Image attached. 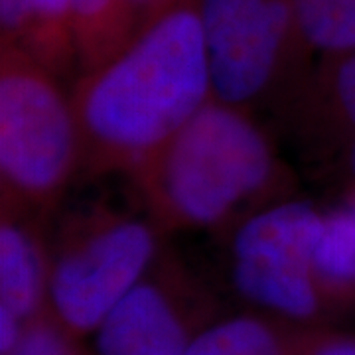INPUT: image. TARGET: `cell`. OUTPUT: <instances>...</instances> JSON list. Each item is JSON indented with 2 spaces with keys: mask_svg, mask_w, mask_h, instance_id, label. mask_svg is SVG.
<instances>
[{
  "mask_svg": "<svg viewBox=\"0 0 355 355\" xmlns=\"http://www.w3.org/2000/svg\"><path fill=\"white\" fill-rule=\"evenodd\" d=\"M69 95L77 180L128 176L214 97L198 0H178Z\"/></svg>",
  "mask_w": 355,
  "mask_h": 355,
  "instance_id": "obj_1",
  "label": "cell"
},
{
  "mask_svg": "<svg viewBox=\"0 0 355 355\" xmlns=\"http://www.w3.org/2000/svg\"><path fill=\"white\" fill-rule=\"evenodd\" d=\"M142 214L162 233L227 223L277 196L286 170L249 109L211 97L130 174Z\"/></svg>",
  "mask_w": 355,
  "mask_h": 355,
  "instance_id": "obj_2",
  "label": "cell"
},
{
  "mask_svg": "<svg viewBox=\"0 0 355 355\" xmlns=\"http://www.w3.org/2000/svg\"><path fill=\"white\" fill-rule=\"evenodd\" d=\"M79 178V130L62 79L0 48V203L50 221Z\"/></svg>",
  "mask_w": 355,
  "mask_h": 355,
  "instance_id": "obj_3",
  "label": "cell"
},
{
  "mask_svg": "<svg viewBox=\"0 0 355 355\" xmlns=\"http://www.w3.org/2000/svg\"><path fill=\"white\" fill-rule=\"evenodd\" d=\"M162 237L144 214L109 203L64 217L50 239L48 312L79 340L93 336L156 263Z\"/></svg>",
  "mask_w": 355,
  "mask_h": 355,
  "instance_id": "obj_4",
  "label": "cell"
},
{
  "mask_svg": "<svg viewBox=\"0 0 355 355\" xmlns=\"http://www.w3.org/2000/svg\"><path fill=\"white\" fill-rule=\"evenodd\" d=\"M211 91L249 109L306 81V46L292 0H198Z\"/></svg>",
  "mask_w": 355,
  "mask_h": 355,
  "instance_id": "obj_5",
  "label": "cell"
},
{
  "mask_svg": "<svg viewBox=\"0 0 355 355\" xmlns=\"http://www.w3.org/2000/svg\"><path fill=\"white\" fill-rule=\"evenodd\" d=\"M322 211L304 200L254 209L231 239V280L261 314L294 326H322L334 312L316 277Z\"/></svg>",
  "mask_w": 355,
  "mask_h": 355,
  "instance_id": "obj_6",
  "label": "cell"
},
{
  "mask_svg": "<svg viewBox=\"0 0 355 355\" xmlns=\"http://www.w3.org/2000/svg\"><path fill=\"white\" fill-rule=\"evenodd\" d=\"M216 320V300L160 253L93 334V355H186Z\"/></svg>",
  "mask_w": 355,
  "mask_h": 355,
  "instance_id": "obj_7",
  "label": "cell"
},
{
  "mask_svg": "<svg viewBox=\"0 0 355 355\" xmlns=\"http://www.w3.org/2000/svg\"><path fill=\"white\" fill-rule=\"evenodd\" d=\"M48 221L0 203V318L26 326L48 310Z\"/></svg>",
  "mask_w": 355,
  "mask_h": 355,
  "instance_id": "obj_8",
  "label": "cell"
},
{
  "mask_svg": "<svg viewBox=\"0 0 355 355\" xmlns=\"http://www.w3.org/2000/svg\"><path fill=\"white\" fill-rule=\"evenodd\" d=\"M0 36L58 79L79 71L71 0H0Z\"/></svg>",
  "mask_w": 355,
  "mask_h": 355,
  "instance_id": "obj_9",
  "label": "cell"
},
{
  "mask_svg": "<svg viewBox=\"0 0 355 355\" xmlns=\"http://www.w3.org/2000/svg\"><path fill=\"white\" fill-rule=\"evenodd\" d=\"M291 99L296 127L306 137L355 135V51L328 58Z\"/></svg>",
  "mask_w": 355,
  "mask_h": 355,
  "instance_id": "obj_10",
  "label": "cell"
},
{
  "mask_svg": "<svg viewBox=\"0 0 355 355\" xmlns=\"http://www.w3.org/2000/svg\"><path fill=\"white\" fill-rule=\"evenodd\" d=\"M186 355H300L298 326L261 312L217 318Z\"/></svg>",
  "mask_w": 355,
  "mask_h": 355,
  "instance_id": "obj_11",
  "label": "cell"
},
{
  "mask_svg": "<svg viewBox=\"0 0 355 355\" xmlns=\"http://www.w3.org/2000/svg\"><path fill=\"white\" fill-rule=\"evenodd\" d=\"M316 277L330 306L355 302V190L328 211H322L316 245Z\"/></svg>",
  "mask_w": 355,
  "mask_h": 355,
  "instance_id": "obj_12",
  "label": "cell"
},
{
  "mask_svg": "<svg viewBox=\"0 0 355 355\" xmlns=\"http://www.w3.org/2000/svg\"><path fill=\"white\" fill-rule=\"evenodd\" d=\"M79 76L97 69L139 34L128 0H71Z\"/></svg>",
  "mask_w": 355,
  "mask_h": 355,
  "instance_id": "obj_13",
  "label": "cell"
},
{
  "mask_svg": "<svg viewBox=\"0 0 355 355\" xmlns=\"http://www.w3.org/2000/svg\"><path fill=\"white\" fill-rule=\"evenodd\" d=\"M308 50L336 58L355 51V0H292Z\"/></svg>",
  "mask_w": 355,
  "mask_h": 355,
  "instance_id": "obj_14",
  "label": "cell"
},
{
  "mask_svg": "<svg viewBox=\"0 0 355 355\" xmlns=\"http://www.w3.org/2000/svg\"><path fill=\"white\" fill-rule=\"evenodd\" d=\"M8 355H93L83 345V340L76 338L51 316L42 312L38 318L26 324L20 340Z\"/></svg>",
  "mask_w": 355,
  "mask_h": 355,
  "instance_id": "obj_15",
  "label": "cell"
},
{
  "mask_svg": "<svg viewBox=\"0 0 355 355\" xmlns=\"http://www.w3.org/2000/svg\"><path fill=\"white\" fill-rule=\"evenodd\" d=\"M300 355H355V336L324 326H298Z\"/></svg>",
  "mask_w": 355,
  "mask_h": 355,
  "instance_id": "obj_16",
  "label": "cell"
},
{
  "mask_svg": "<svg viewBox=\"0 0 355 355\" xmlns=\"http://www.w3.org/2000/svg\"><path fill=\"white\" fill-rule=\"evenodd\" d=\"M176 2L178 0H128L130 10L139 22V32L146 24H150L154 18H158L160 14L166 12L170 6H174Z\"/></svg>",
  "mask_w": 355,
  "mask_h": 355,
  "instance_id": "obj_17",
  "label": "cell"
},
{
  "mask_svg": "<svg viewBox=\"0 0 355 355\" xmlns=\"http://www.w3.org/2000/svg\"><path fill=\"white\" fill-rule=\"evenodd\" d=\"M349 166H352V172H354L355 176V142L354 146H352V154H349Z\"/></svg>",
  "mask_w": 355,
  "mask_h": 355,
  "instance_id": "obj_18",
  "label": "cell"
}]
</instances>
